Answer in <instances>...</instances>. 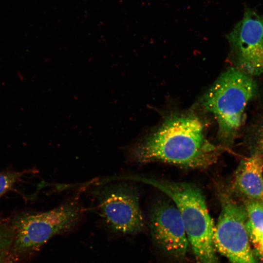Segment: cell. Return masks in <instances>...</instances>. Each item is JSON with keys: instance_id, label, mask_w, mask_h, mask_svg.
<instances>
[{"instance_id": "8fae6325", "label": "cell", "mask_w": 263, "mask_h": 263, "mask_svg": "<svg viewBox=\"0 0 263 263\" xmlns=\"http://www.w3.org/2000/svg\"><path fill=\"white\" fill-rule=\"evenodd\" d=\"M14 233L10 219L0 218V263H12Z\"/></svg>"}, {"instance_id": "277c9868", "label": "cell", "mask_w": 263, "mask_h": 263, "mask_svg": "<svg viewBox=\"0 0 263 263\" xmlns=\"http://www.w3.org/2000/svg\"><path fill=\"white\" fill-rule=\"evenodd\" d=\"M84 209L77 197H72L46 211H22L10 218L14 230V260L38 250L53 236L71 231L81 222Z\"/></svg>"}, {"instance_id": "ba28073f", "label": "cell", "mask_w": 263, "mask_h": 263, "mask_svg": "<svg viewBox=\"0 0 263 263\" xmlns=\"http://www.w3.org/2000/svg\"><path fill=\"white\" fill-rule=\"evenodd\" d=\"M152 236L166 252L184 257L188 242L180 212L175 204L162 201L152 207L149 218Z\"/></svg>"}, {"instance_id": "6da1fadb", "label": "cell", "mask_w": 263, "mask_h": 263, "mask_svg": "<svg viewBox=\"0 0 263 263\" xmlns=\"http://www.w3.org/2000/svg\"><path fill=\"white\" fill-rule=\"evenodd\" d=\"M124 151L131 163L158 162L189 169L207 168L217 161L219 154L218 148L205 138L201 122L192 116L168 119Z\"/></svg>"}, {"instance_id": "9c48e42d", "label": "cell", "mask_w": 263, "mask_h": 263, "mask_svg": "<svg viewBox=\"0 0 263 263\" xmlns=\"http://www.w3.org/2000/svg\"><path fill=\"white\" fill-rule=\"evenodd\" d=\"M234 188L246 199L263 201V157L252 154L241 161L236 172Z\"/></svg>"}, {"instance_id": "3957f363", "label": "cell", "mask_w": 263, "mask_h": 263, "mask_svg": "<svg viewBox=\"0 0 263 263\" xmlns=\"http://www.w3.org/2000/svg\"><path fill=\"white\" fill-rule=\"evenodd\" d=\"M258 90L253 76L234 67L222 74L204 95L202 105L217 120L222 142L233 141L243 125L245 108Z\"/></svg>"}, {"instance_id": "7c38bea8", "label": "cell", "mask_w": 263, "mask_h": 263, "mask_svg": "<svg viewBox=\"0 0 263 263\" xmlns=\"http://www.w3.org/2000/svg\"><path fill=\"white\" fill-rule=\"evenodd\" d=\"M245 138L252 154L263 157V115L250 123L246 130Z\"/></svg>"}, {"instance_id": "5b68a950", "label": "cell", "mask_w": 263, "mask_h": 263, "mask_svg": "<svg viewBox=\"0 0 263 263\" xmlns=\"http://www.w3.org/2000/svg\"><path fill=\"white\" fill-rule=\"evenodd\" d=\"M97 213L111 232L127 235L140 232L145 226L139 194L130 182L101 184L92 192Z\"/></svg>"}, {"instance_id": "8992f818", "label": "cell", "mask_w": 263, "mask_h": 263, "mask_svg": "<svg viewBox=\"0 0 263 263\" xmlns=\"http://www.w3.org/2000/svg\"><path fill=\"white\" fill-rule=\"evenodd\" d=\"M221 211L215 226V249L231 263H260L250 245L244 205L230 195L220 194Z\"/></svg>"}, {"instance_id": "5bb4252c", "label": "cell", "mask_w": 263, "mask_h": 263, "mask_svg": "<svg viewBox=\"0 0 263 263\" xmlns=\"http://www.w3.org/2000/svg\"><path fill=\"white\" fill-rule=\"evenodd\" d=\"M250 243L253 245L252 249L255 255L263 262V234L251 241Z\"/></svg>"}, {"instance_id": "4fadbf2b", "label": "cell", "mask_w": 263, "mask_h": 263, "mask_svg": "<svg viewBox=\"0 0 263 263\" xmlns=\"http://www.w3.org/2000/svg\"><path fill=\"white\" fill-rule=\"evenodd\" d=\"M35 172L32 169L22 171L5 170L0 172V198L12 190L15 185L20 182L26 174Z\"/></svg>"}, {"instance_id": "7a4b0ae2", "label": "cell", "mask_w": 263, "mask_h": 263, "mask_svg": "<svg viewBox=\"0 0 263 263\" xmlns=\"http://www.w3.org/2000/svg\"><path fill=\"white\" fill-rule=\"evenodd\" d=\"M169 196L178 209L188 242L200 263H220L215 253V225L201 190L193 184L166 180L136 177Z\"/></svg>"}, {"instance_id": "52a82bcc", "label": "cell", "mask_w": 263, "mask_h": 263, "mask_svg": "<svg viewBox=\"0 0 263 263\" xmlns=\"http://www.w3.org/2000/svg\"><path fill=\"white\" fill-rule=\"evenodd\" d=\"M226 38L235 67L253 77L263 75V14L245 7Z\"/></svg>"}, {"instance_id": "30bf717a", "label": "cell", "mask_w": 263, "mask_h": 263, "mask_svg": "<svg viewBox=\"0 0 263 263\" xmlns=\"http://www.w3.org/2000/svg\"><path fill=\"white\" fill-rule=\"evenodd\" d=\"M244 205L247 218L246 228L250 241L263 234V201L247 199Z\"/></svg>"}]
</instances>
